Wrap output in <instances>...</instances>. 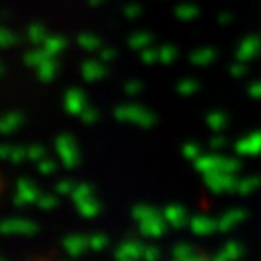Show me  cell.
I'll use <instances>...</instances> for the list:
<instances>
[{"mask_svg": "<svg viewBox=\"0 0 261 261\" xmlns=\"http://www.w3.org/2000/svg\"><path fill=\"white\" fill-rule=\"evenodd\" d=\"M195 169L202 175H210V173H234L239 169V161L234 159H226V156H214V154H200L195 159Z\"/></svg>", "mask_w": 261, "mask_h": 261, "instance_id": "obj_1", "label": "cell"}, {"mask_svg": "<svg viewBox=\"0 0 261 261\" xmlns=\"http://www.w3.org/2000/svg\"><path fill=\"white\" fill-rule=\"evenodd\" d=\"M204 181L208 185L210 191L214 193H226L230 189L237 187V177L234 173H210V175H204Z\"/></svg>", "mask_w": 261, "mask_h": 261, "instance_id": "obj_2", "label": "cell"}, {"mask_svg": "<svg viewBox=\"0 0 261 261\" xmlns=\"http://www.w3.org/2000/svg\"><path fill=\"white\" fill-rule=\"evenodd\" d=\"M56 152L64 167H74L79 161V152H76V146L70 136H60L56 140Z\"/></svg>", "mask_w": 261, "mask_h": 261, "instance_id": "obj_3", "label": "cell"}, {"mask_svg": "<svg viewBox=\"0 0 261 261\" xmlns=\"http://www.w3.org/2000/svg\"><path fill=\"white\" fill-rule=\"evenodd\" d=\"M167 224H169V222H167L165 216L159 212V214H154V216H150V218L138 222V228H140V232H142L144 237L156 239V237H161V234L167 230Z\"/></svg>", "mask_w": 261, "mask_h": 261, "instance_id": "obj_4", "label": "cell"}, {"mask_svg": "<svg viewBox=\"0 0 261 261\" xmlns=\"http://www.w3.org/2000/svg\"><path fill=\"white\" fill-rule=\"evenodd\" d=\"M115 117L125 119V121H136V123H140V125H144V127L152 125V121H154L152 115H150L148 111L140 109V107H119V109L115 111Z\"/></svg>", "mask_w": 261, "mask_h": 261, "instance_id": "obj_5", "label": "cell"}, {"mask_svg": "<svg viewBox=\"0 0 261 261\" xmlns=\"http://www.w3.org/2000/svg\"><path fill=\"white\" fill-rule=\"evenodd\" d=\"M37 198H39V193H37L33 183H29L27 179H21L17 183V189H15V204L17 206H25V204L37 202Z\"/></svg>", "mask_w": 261, "mask_h": 261, "instance_id": "obj_6", "label": "cell"}, {"mask_svg": "<svg viewBox=\"0 0 261 261\" xmlns=\"http://www.w3.org/2000/svg\"><path fill=\"white\" fill-rule=\"evenodd\" d=\"M142 251L144 247L138 241H123L117 249H115V259H142Z\"/></svg>", "mask_w": 261, "mask_h": 261, "instance_id": "obj_7", "label": "cell"}, {"mask_svg": "<svg viewBox=\"0 0 261 261\" xmlns=\"http://www.w3.org/2000/svg\"><path fill=\"white\" fill-rule=\"evenodd\" d=\"M35 224L29 222V220H23V218H9L3 222V232H9V234H29V232H35Z\"/></svg>", "mask_w": 261, "mask_h": 261, "instance_id": "obj_8", "label": "cell"}, {"mask_svg": "<svg viewBox=\"0 0 261 261\" xmlns=\"http://www.w3.org/2000/svg\"><path fill=\"white\" fill-rule=\"evenodd\" d=\"M234 148L239 154H259L261 152V132H253L247 138H241Z\"/></svg>", "mask_w": 261, "mask_h": 261, "instance_id": "obj_9", "label": "cell"}, {"mask_svg": "<svg viewBox=\"0 0 261 261\" xmlns=\"http://www.w3.org/2000/svg\"><path fill=\"white\" fill-rule=\"evenodd\" d=\"M62 245H64V251H66L70 257H76V255H81L89 247V239H83L79 234H70V237L64 239Z\"/></svg>", "mask_w": 261, "mask_h": 261, "instance_id": "obj_10", "label": "cell"}, {"mask_svg": "<svg viewBox=\"0 0 261 261\" xmlns=\"http://www.w3.org/2000/svg\"><path fill=\"white\" fill-rule=\"evenodd\" d=\"M214 228H218V222H214L208 216H195V218L189 220V230L195 232V234H208Z\"/></svg>", "mask_w": 261, "mask_h": 261, "instance_id": "obj_11", "label": "cell"}, {"mask_svg": "<svg viewBox=\"0 0 261 261\" xmlns=\"http://www.w3.org/2000/svg\"><path fill=\"white\" fill-rule=\"evenodd\" d=\"M245 218V212L241 210V208H234V210H228L226 214H222V218L218 220V230H222V232H226V230H230V228H234L241 220Z\"/></svg>", "mask_w": 261, "mask_h": 261, "instance_id": "obj_12", "label": "cell"}, {"mask_svg": "<svg viewBox=\"0 0 261 261\" xmlns=\"http://www.w3.org/2000/svg\"><path fill=\"white\" fill-rule=\"evenodd\" d=\"M163 216H165V220L169 222V226L179 228V226L185 224V208H183V206H167V208L163 210Z\"/></svg>", "mask_w": 261, "mask_h": 261, "instance_id": "obj_13", "label": "cell"}, {"mask_svg": "<svg viewBox=\"0 0 261 261\" xmlns=\"http://www.w3.org/2000/svg\"><path fill=\"white\" fill-rule=\"evenodd\" d=\"M241 257V245L239 243H226L210 261H237Z\"/></svg>", "mask_w": 261, "mask_h": 261, "instance_id": "obj_14", "label": "cell"}, {"mask_svg": "<svg viewBox=\"0 0 261 261\" xmlns=\"http://www.w3.org/2000/svg\"><path fill=\"white\" fill-rule=\"evenodd\" d=\"M64 103H66V109L70 113H81L85 109V97L81 93H76V91H70L66 95V101H64Z\"/></svg>", "mask_w": 261, "mask_h": 261, "instance_id": "obj_15", "label": "cell"}, {"mask_svg": "<svg viewBox=\"0 0 261 261\" xmlns=\"http://www.w3.org/2000/svg\"><path fill=\"white\" fill-rule=\"evenodd\" d=\"M3 156L11 163H21L27 159V148H17V146H11V144H5L3 146Z\"/></svg>", "mask_w": 261, "mask_h": 261, "instance_id": "obj_16", "label": "cell"}, {"mask_svg": "<svg viewBox=\"0 0 261 261\" xmlns=\"http://www.w3.org/2000/svg\"><path fill=\"white\" fill-rule=\"evenodd\" d=\"M76 210H79L81 216H85V218H93V216L99 214V204H97L93 198H87V200H83V202L76 204Z\"/></svg>", "mask_w": 261, "mask_h": 261, "instance_id": "obj_17", "label": "cell"}, {"mask_svg": "<svg viewBox=\"0 0 261 261\" xmlns=\"http://www.w3.org/2000/svg\"><path fill=\"white\" fill-rule=\"evenodd\" d=\"M257 185H259V177H247V179H243V181H237L234 191L241 193V195H247V193H251Z\"/></svg>", "mask_w": 261, "mask_h": 261, "instance_id": "obj_18", "label": "cell"}, {"mask_svg": "<svg viewBox=\"0 0 261 261\" xmlns=\"http://www.w3.org/2000/svg\"><path fill=\"white\" fill-rule=\"evenodd\" d=\"M154 214H159V210H154L152 206H136V208H132V216H134L136 222H142V220H146V218H150Z\"/></svg>", "mask_w": 261, "mask_h": 261, "instance_id": "obj_19", "label": "cell"}, {"mask_svg": "<svg viewBox=\"0 0 261 261\" xmlns=\"http://www.w3.org/2000/svg\"><path fill=\"white\" fill-rule=\"evenodd\" d=\"M19 115L17 113H9V115H5V119H3V123H0V127H3V132L5 134H11L13 129L19 125Z\"/></svg>", "mask_w": 261, "mask_h": 261, "instance_id": "obj_20", "label": "cell"}, {"mask_svg": "<svg viewBox=\"0 0 261 261\" xmlns=\"http://www.w3.org/2000/svg\"><path fill=\"white\" fill-rule=\"evenodd\" d=\"M193 253H195L193 247L187 245V243H179V245L173 247V259H183V257H189V255H193Z\"/></svg>", "mask_w": 261, "mask_h": 261, "instance_id": "obj_21", "label": "cell"}, {"mask_svg": "<svg viewBox=\"0 0 261 261\" xmlns=\"http://www.w3.org/2000/svg\"><path fill=\"white\" fill-rule=\"evenodd\" d=\"M87 198H91V187H89V185H76L74 191H72L74 204H79V202H83V200H87Z\"/></svg>", "mask_w": 261, "mask_h": 261, "instance_id": "obj_22", "label": "cell"}, {"mask_svg": "<svg viewBox=\"0 0 261 261\" xmlns=\"http://www.w3.org/2000/svg\"><path fill=\"white\" fill-rule=\"evenodd\" d=\"M224 121H226V117H224L220 111H214V113L208 115V125H210L212 129H222V127H224Z\"/></svg>", "mask_w": 261, "mask_h": 261, "instance_id": "obj_23", "label": "cell"}, {"mask_svg": "<svg viewBox=\"0 0 261 261\" xmlns=\"http://www.w3.org/2000/svg\"><path fill=\"white\" fill-rule=\"evenodd\" d=\"M74 183L72 181H58V185H56V193H60V195H72V191H74Z\"/></svg>", "mask_w": 261, "mask_h": 261, "instance_id": "obj_24", "label": "cell"}, {"mask_svg": "<svg viewBox=\"0 0 261 261\" xmlns=\"http://www.w3.org/2000/svg\"><path fill=\"white\" fill-rule=\"evenodd\" d=\"M183 156L189 159V161H195V159H198V156H200V148H198V144H193V142L185 144V146H183Z\"/></svg>", "mask_w": 261, "mask_h": 261, "instance_id": "obj_25", "label": "cell"}, {"mask_svg": "<svg viewBox=\"0 0 261 261\" xmlns=\"http://www.w3.org/2000/svg\"><path fill=\"white\" fill-rule=\"evenodd\" d=\"M37 206H39L41 210H49V208L56 206V200L51 198L49 193H43V195H39V198H37Z\"/></svg>", "mask_w": 261, "mask_h": 261, "instance_id": "obj_26", "label": "cell"}, {"mask_svg": "<svg viewBox=\"0 0 261 261\" xmlns=\"http://www.w3.org/2000/svg\"><path fill=\"white\" fill-rule=\"evenodd\" d=\"M27 159H29V161L39 163V161L43 159V148H41V146H37V144H35V146H29V148H27Z\"/></svg>", "mask_w": 261, "mask_h": 261, "instance_id": "obj_27", "label": "cell"}, {"mask_svg": "<svg viewBox=\"0 0 261 261\" xmlns=\"http://www.w3.org/2000/svg\"><path fill=\"white\" fill-rule=\"evenodd\" d=\"M156 259H159V249H156L154 245L144 247V251H142V261H156Z\"/></svg>", "mask_w": 261, "mask_h": 261, "instance_id": "obj_28", "label": "cell"}, {"mask_svg": "<svg viewBox=\"0 0 261 261\" xmlns=\"http://www.w3.org/2000/svg\"><path fill=\"white\" fill-rule=\"evenodd\" d=\"M105 245H107V239H105L103 234H93V237L89 239V247L95 249V251H97V249H103Z\"/></svg>", "mask_w": 261, "mask_h": 261, "instance_id": "obj_29", "label": "cell"}, {"mask_svg": "<svg viewBox=\"0 0 261 261\" xmlns=\"http://www.w3.org/2000/svg\"><path fill=\"white\" fill-rule=\"evenodd\" d=\"M37 169H39V173H43V175H49V173H54V163L51 161H47V159H41L39 163H37Z\"/></svg>", "mask_w": 261, "mask_h": 261, "instance_id": "obj_30", "label": "cell"}, {"mask_svg": "<svg viewBox=\"0 0 261 261\" xmlns=\"http://www.w3.org/2000/svg\"><path fill=\"white\" fill-rule=\"evenodd\" d=\"M85 74L89 76V81H93V79H97V74H101V68L95 66V64H87V66H85Z\"/></svg>", "mask_w": 261, "mask_h": 261, "instance_id": "obj_31", "label": "cell"}, {"mask_svg": "<svg viewBox=\"0 0 261 261\" xmlns=\"http://www.w3.org/2000/svg\"><path fill=\"white\" fill-rule=\"evenodd\" d=\"M81 117H83L85 121H93V119L97 117V113H95L93 109H83V111H81Z\"/></svg>", "mask_w": 261, "mask_h": 261, "instance_id": "obj_32", "label": "cell"}, {"mask_svg": "<svg viewBox=\"0 0 261 261\" xmlns=\"http://www.w3.org/2000/svg\"><path fill=\"white\" fill-rule=\"evenodd\" d=\"M173 261H208L204 255H198V253H193L189 257H183V259H173Z\"/></svg>", "mask_w": 261, "mask_h": 261, "instance_id": "obj_33", "label": "cell"}, {"mask_svg": "<svg viewBox=\"0 0 261 261\" xmlns=\"http://www.w3.org/2000/svg\"><path fill=\"white\" fill-rule=\"evenodd\" d=\"M179 91H181L183 95H189L191 91H195V85H193V83H183V85H179Z\"/></svg>", "mask_w": 261, "mask_h": 261, "instance_id": "obj_34", "label": "cell"}, {"mask_svg": "<svg viewBox=\"0 0 261 261\" xmlns=\"http://www.w3.org/2000/svg\"><path fill=\"white\" fill-rule=\"evenodd\" d=\"M251 95L253 97H261V85H253L251 87Z\"/></svg>", "mask_w": 261, "mask_h": 261, "instance_id": "obj_35", "label": "cell"}, {"mask_svg": "<svg viewBox=\"0 0 261 261\" xmlns=\"http://www.w3.org/2000/svg\"><path fill=\"white\" fill-rule=\"evenodd\" d=\"M222 144H224V140H222V138H214V140L210 142V146H212V148H220Z\"/></svg>", "mask_w": 261, "mask_h": 261, "instance_id": "obj_36", "label": "cell"}, {"mask_svg": "<svg viewBox=\"0 0 261 261\" xmlns=\"http://www.w3.org/2000/svg\"><path fill=\"white\" fill-rule=\"evenodd\" d=\"M127 91H129V93H134V91H138V85H127Z\"/></svg>", "mask_w": 261, "mask_h": 261, "instance_id": "obj_37", "label": "cell"}, {"mask_svg": "<svg viewBox=\"0 0 261 261\" xmlns=\"http://www.w3.org/2000/svg\"><path fill=\"white\" fill-rule=\"evenodd\" d=\"M121 261H138V259H121Z\"/></svg>", "mask_w": 261, "mask_h": 261, "instance_id": "obj_38", "label": "cell"}]
</instances>
